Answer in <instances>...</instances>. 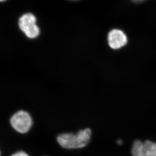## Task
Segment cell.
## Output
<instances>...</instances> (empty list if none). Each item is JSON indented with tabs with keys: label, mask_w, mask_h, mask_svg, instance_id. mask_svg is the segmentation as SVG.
Segmentation results:
<instances>
[{
	"label": "cell",
	"mask_w": 156,
	"mask_h": 156,
	"mask_svg": "<svg viewBox=\"0 0 156 156\" xmlns=\"http://www.w3.org/2000/svg\"><path fill=\"white\" fill-rule=\"evenodd\" d=\"M6 0H0V2H4L6 1Z\"/></svg>",
	"instance_id": "9"
},
{
	"label": "cell",
	"mask_w": 156,
	"mask_h": 156,
	"mask_svg": "<svg viewBox=\"0 0 156 156\" xmlns=\"http://www.w3.org/2000/svg\"><path fill=\"white\" fill-rule=\"evenodd\" d=\"M108 45L113 49H118L126 45L127 38L124 32L119 30H113L108 35Z\"/></svg>",
	"instance_id": "5"
},
{
	"label": "cell",
	"mask_w": 156,
	"mask_h": 156,
	"mask_svg": "<svg viewBox=\"0 0 156 156\" xmlns=\"http://www.w3.org/2000/svg\"><path fill=\"white\" fill-rule=\"evenodd\" d=\"M71 1H78V0H71Z\"/></svg>",
	"instance_id": "10"
},
{
	"label": "cell",
	"mask_w": 156,
	"mask_h": 156,
	"mask_svg": "<svg viewBox=\"0 0 156 156\" xmlns=\"http://www.w3.org/2000/svg\"><path fill=\"white\" fill-rule=\"evenodd\" d=\"M36 17L33 14L28 13L22 15L19 19L18 26L26 36L35 39L40 34V29L36 24Z\"/></svg>",
	"instance_id": "2"
},
{
	"label": "cell",
	"mask_w": 156,
	"mask_h": 156,
	"mask_svg": "<svg viewBox=\"0 0 156 156\" xmlns=\"http://www.w3.org/2000/svg\"><path fill=\"white\" fill-rule=\"evenodd\" d=\"M11 156H29V155L23 151H19L14 154Z\"/></svg>",
	"instance_id": "6"
},
{
	"label": "cell",
	"mask_w": 156,
	"mask_h": 156,
	"mask_svg": "<svg viewBox=\"0 0 156 156\" xmlns=\"http://www.w3.org/2000/svg\"><path fill=\"white\" fill-rule=\"evenodd\" d=\"M117 144H119V145L121 144H122V141L121 140H118L117 141Z\"/></svg>",
	"instance_id": "8"
},
{
	"label": "cell",
	"mask_w": 156,
	"mask_h": 156,
	"mask_svg": "<svg viewBox=\"0 0 156 156\" xmlns=\"http://www.w3.org/2000/svg\"><path fill=\"white\" fill-rule=\"evenodd\" d=\"M0 155H1V153H0Z\"/></svg>",
	"instance_id": "11"
},
{
	"label": "cell",
	"mask_w": 156,
	"mask_h": 156,
	"mask_svg": "<svg viewBox=\"0 0 156 156\" xmlns=\"http://www.w3.org/2000/svg\"><path fill=\"white\" fill-rule=\"evenodd\" d=\"M91 133L90 128H86L80 130L76 134H60L57 136V141L64 149H81L88 144L91 139Z\"/></svg>",
	"instance_id": "1"
},
{
	"label": "cell",
	"mask_w": 156,
	"mask_h": 156,
	"mask_svg": "<svg viewBox=\"0 0 156 156\" xmlns=\"http://www.w3.org/2000/svg\"><path fill=\"white\" fill-rule=\"evenodd\" d=\"M132 1L136 3H140L143 2L145 0H132Z\"/></svg>",
	"instance_id": "7"
},
{
	"label": "cell",
	"mask_w": 156,
	"mask_h": 156,
	"mask_svg": "<svg viewBox=\"0 0 156 156\" xmlns=\"http://www.w3.org/2000/svg\"><path fill=\"white\" fill-rule=\"evenodd\" d=\"M10 123L12 127L17 132L26 133L32 127L33 120L27 112L20 111L14 114L11 118Z\"/></svg>",
	"instance_id": "3"
},
{
	"label": "cell",
	"mask_w": 156,
	"mask_h": 156,
	"mask_svg": "<svg viewBox=\"0 0 156 156\" xmlns=\"http://www.w3.org/2000/svg\"><path fill=\"white\" fill-rule=\"evenodd\" d=\"M131 153L133 156H156V143L136 140L132 145Z\"/></svg>",
	"instance_id": "4"
}]
</instances>
